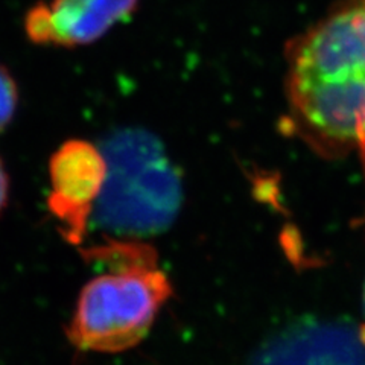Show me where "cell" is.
<instances>
[{
  "label": "cell",
  "mask_w": 365,
  "mask_h": 365,
  "mask_svg": "<svg viewBox=\"0 0 365 365\" xmlns=\"http://www.w3.org/2000/svg\"><path fill=\"white\" fill-rule=\"evenodd\" d=\"M108 272L83 289L68 326V338L83 350L114 353L142 341L170 295L157 255L142 244L114 242L91 250Z\"/></svg>",
  "instance_id": "cell-2"
},
{
  "label": "cell",
  "mask_w": 365,
  "mask_h": 365,
  "mask_svg": "<svg viewBox=\"0 0 365 365\" xmlns=\"http://www.w3.org/2000/svg\"><path fill=\"white\" fill-rule=\"evenodd\" d=\"M250 365H365V327H295L268 342Z\"/></svg>",
  "instance_id": "cell-6"
},
{
  "label": "cell",
  "mask_w": 365,
  "mask_h": 365,
  "mask_svg": "<svg viewBox=\"0 0 365 365\" xmlns=\"http://www.w3.org/2000/svg\"><path fill=\"white\" fill-rule=\"evenodd\" d=\"M102 151L107 180L91 215L101 228L130 237L168 230L181 205V182L160 145L150 135L123 134Z\"/></svg>",
  "instance_id": "cell-3"
},
{
  "label": "cell",
  "mask_w": 365,
  "mask_h": 365,
  "mask_svg": "<svg viewBox=\"0 0 365 365\" xmlns=\"http://www.w3.org/2000/svg\"><path fill=\"white\" fill-rule=\"evenodd\" d=\"M102 148L83 139L60 145L49 160V210L61 222L68 242L81 244L107 180Z\"/></svg>",
  "instance_id": "cell-4"
},
{
  "label": "cell",
  "mask_w": 365,
  "mask_h": 365,
  "mask_svg": "<svg viewBox=\"0 0 365 365\" xmlns=\"http://www.w3.org/2000/svg\"><path fill=\"white\" fill-rule=\"evenodd\" d=\"M140 0H51L25 16L26 37L38 46L81 48L101 40L134 14Z\"/></svg>",
  "instance_id": "cell-5"
},
{
  "label": "cell",
  "mask_w": 365,
  "mask_h": 365,
  "mask_svg": "<svg viewBox=\"0 0 365 365\" xmlns=\"http://www.w3.org/2000/svg\"><path fill=\"white\" fill-rule=\"evenodd\" d=\"M8 195H9V178L6 168L0 158V213L5 209V205L8 202Z\"/></svg>",
  "instance_id": "cell-8"
},
{
  "label": "cell",
  "mask_w": 365,
  "mask_h": 365,
  "mask_svg": "<svg viewBox=\"0 0 365 365\" xmlns=\"http://www.w3.org/2000/svg\"><path fill=\"white\" fill-rule=\"evenodd\" d=\"M19 87L14 76L0 64V134L13 122L19 108Z\"/></svg>",
  "instance_id": "cell-7"
},
{
  "label": "cell",
  "mask_w": 365,
  "mask_h": 365,
  "mask_svg": "<svg viewBox=\"0 0 365 365\" xmlns=\"http://www.w3.org/2000/svg\"><path fill=\"white\" fill-rule=\"evenodd\" d=\"M287 125L317 154L365 155V0H342L284 49Z\"/></svg>",
  "instance_id": "cell-1"
}]
</instances>
